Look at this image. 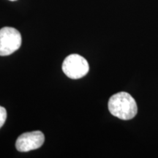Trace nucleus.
Masks as SVG:
<instances>
[{
  "instance_id": "1",
  "label": "nucleus",
  "mask_w": 158,
  "mask_h": 158,
  "mask_svg": "<svg viewBox=\"0 0 158 158\" xmlns=\"http://www.w3.org/2000/svg\"><path fill=\"white\" fill-rule=\"evenodd\" d=\"M108 106L112 115L122 120L132 119L138 112L135 99L125 92H118L110 97Z\"/></svg>"
},
{
  "instance_id": "2",
  "label": "nucleus",
  "mask_w": 158,
  "mask_h": 158,
  "mask_svg": "<svg viewBox=\"0 0 158 158\" xmlns=\"http://www.w3.org/2000/svg\"><path fill=\"white\" fill-rule=\"evenodd\" d=\"M21 35L16 29L6 27L0 29V56H8L21 45Z\"/></svg>"
},
{
  "instance_id": "3",
  "label": "nucleus",
  "mask_w": 158,
  "mask_h": 158,
  "mask_svg": "<svg viewBox=\"0 0 158 158\" xmlns=\"http://www.w3.org/2000/svg\"><path fill=\"white\" fill-rule=\"evenodd\" d=\"M62 70L68 78L78 79L88 73L89 65L83 56L78 54H70L63 62Z\"/></svg>"
},
{
  "instance_id": "4",
  "label": "nucleus",
  "mask_w": 158,
  "mask_h": 158,
  "mask_svg": "<svg viewBox=\"0 0 158 158\" xmlns=\"http://www.w3.org/2000/svg\"><path fill=\"white\" fill-rule=\"evenodd\" d=\"M45 141V136L41 131L27 132L21 134L15 142V147L18 151L27 152L31 150L38 149Z\"/></svg>"
},
{
  "instance_id": "5",
  "label": "nucleus",
  "mask_w": 158,
  "mask_h": 158,
  "mask_svg": "<svg viewBox=\"0 0 158 158\" xmlns=\"http://www.w3.org/2000/svg\"><path fill=\"white\" fill-rule=\"evenodd\" d=\"M7 118V111L6 109L2 106H0V128L5 124Z\"/></svg>"
},
{
  "instance_id": "6",
  "label": "nucleus",
  "mask_w": 158,
  "mask_h": 158,
  "mask_svg": "<svg viewBox=\"0 0 158 158\" xmlns=\"http://www.w3.org/2000/svg\"><path fill=\"white\" fill-rule=\"evenodd\" d=\"M10 1H12V2H14V1H16V0H10Z\"/></svg>"
}]
</instances>
